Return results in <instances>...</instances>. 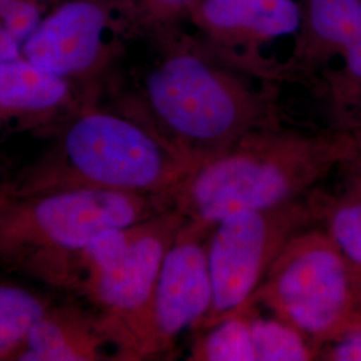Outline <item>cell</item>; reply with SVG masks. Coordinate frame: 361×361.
I'll use <instances>...</instances> for the list:
<instances>
[{
	"instance_id": "1",
	"label": "cell",
	"mask_w": 361,
	"mask_h": 361,
	"mask_svg": "<svg viewBox=\"0 0 361 361\" xmlns=\"http://www.w3.org/2000/svg\"><path fill=\"white\" fill-rule=\"evenodd\" d=\"M359 150L352 131L256 130L193 171L171 195L170 207L214 225L234 213L279 207L310 194Z\"/></svg>"
},
{
	"instance_id": "2",
	"label": "cell",
	"mask_w": 361,
	"mask_h": 361,
	"mask_svg": "<svg viewBox=\"0 0 361 361\" xmlns=\"http://www.w3.org/2000/svg\"><path fill=\"white\" fill-rule=\"evenodd\" d=\"M168 209L154 197L91 186L4 194L0 261H25L62 283L70 261L95 235L129 228Z\"/></svg>"
},
{
	"instance_id": "3",
	"label": "cell",
	"mask_w": 361,
	"mask_h": 361,
	"mask_svg": "<svg viewBox=\"0 0 361 361\" xmlns=\"http://www.w3.org/2000/svg\"><path fill=\"white\" fill-rule=\"evenodd\" d=\"M42 171L15 192L91 186L161 200L170 198L200 168L161 134L107 113L78 118Z\"/></svg>"
},
{
	"instance_id": "4",
	"label": "cell",
	"mask_w": 361,
	"mask_h": 361,
	"mask_svg": "<svg viewBox=\"0 0 361 361\" xmlns=\"http://www.w3.org/2000/svg\"><path fill=\"white\" fill-rule=\"evenodd\" d=\"M359 274L314 225L285 245L241 313L264 307L322 349L360 329Z\"/></svg>"
},
{
	"instance_id": "5",
	"label": "cell",
	"mask_w": 361,
	"mask_h": 361,
	"mask_svg": "<svg viewBox=\"0 0 361 361\" xmlns=\"http://www.w3.org/2000/svg\"><path fill=\"white\" fill-rule=\"evenodd\" d=\"M146 94L164 138L200 166L264 129L253 99L193 55H177L147 78Z\"/></svg>"
},
{
	"instance_id": "6",
	"label": "cell",
	"mask_w": 361,
	"mask_h": 361,
	"mask_svg": "<svg viewBox=\"0 0 361 361\" xmlns=\"http://www.w3.org/2000/svg\"><path fill=\"white\" fill-rule=\"evenodd\" d=\"M185 217L170 207L129 228L95 235L75 257L79 288L101 310L110 344H118L149 305L164 258Z\"/></svg>"
},
{
	"instance_id": "7",
	"label": "cell",
	"mask_w": 361,
	"mask_h": 361,
	"mask_svg": "<svg viewBox=\"0 0 361 361\" xmlns=\"http://www.w3.org/2000/svg\"><path fill=\"white\" fill-rule=\"evenodd\" d=\"M307 195L279 207L234 213L213 225L207 244L212 304L194 329L205 331L241 313L285 245L316 225Z\"/></svg>"
},
{
	"instance_id": "8",
	"label": "cell",
	"mask_w": 361,
	"mask_h": 361,
	"mask_svg": "<svg viewBox=\"0 0 361 361\" xmlns=\"http://www.w3.org/2000/svg\"><path fill=\"white\" fill-rule=\"evenodd\" d=\"M212 229L213 225L185 219L164 258L149 305L118 344V359L169 353L185 331L204 319L212 304L207 262Z\"/></svg>"
},
{
	"instance_id": "9",
	"label": "cell",
	"mask_w": 361,
	"mask_h": 361,
	"mask_svg": "<svg viewBox=\"0 0 361 361\" xmlns=\"http://www.w3.org/2000/svg\"><path fill=\"white\" fill-rule=\"evenodd\" d=\"M104 28L101 8L87 1L68 3L39 23L23 46L25 58L58 77L82 73L98 58Z\"/></svg>"
},
{
	"instance_id": "10",
	"label": "cell",
	"mask_w": 361,
	"mask_h": 361,
	"mask_svg": "<svg viewBox=\"0 0 361 361\" xmlns=\"http://www.w3.org/2000/svg\"><path fill=\"white\" fill-rule=\"evenodd\" d=\"M337 170L341 176L334 190L319 185L307 198L316 226H320L349 264L361 271V143L360 150Z\"/></svg>"
},
{
	"instance_id": "11",
	"label": "cell",
	"mask_w": 361,
	"mask_h": 361,
	"mask_svg": "<svg viewBox=\"0 0 361 361\" xmlns=\"http://www.w3.org/2000/svg\"><path fill=\"white\" fill-rule=\"evenodd\" d=\"M110 344L99 317L74 319L73 313L50 310L30 329L18 353L19 360H98Z\"/></svg>"
},
{
	"instance_id": "12",
	"label": "cell",
	"mask_w": 361,
	"mask_h": 361,
	"mask_svg": "<svg viewBox=\"0 0 361 361\" xmlns=\"http://www.w3.org/2000/svg\"><path fill=\"white\" fill-rule=\"evenodd\" d=\"M310 25L344 62L350 87L361 90V0H310Z\"/></svg>"
},
{
	"instance_id": "13",
	"label": "cell",
	"mask_w": 361,
	"mask_h": 361,
	"mask_svg": "<svg viewBox=\"0 0 361 361\" xmlns=\"http://www.w3.org/2000/svg\"><path fill=\"white\" fill-rule=\"evenodd\" d=\"M204 15L219 28H246L276 38L295 32L300 10L293 0H207Z\"/></svg>"
},
{
	"instance_id": "14",
	"label": "cell",
	"mask_w": 361,
	"mask_h": 361,
	"mask_svg": "<svg viewBox=\"0 0 361 361\" xmlns=\"http://www.w3.org/2000/svg\"><path fill=\"white\" fill-rule=\"evenodd\" d=\"M65 78L54 75L30 61H0V110L43 111L65 102Z\"/></svg>"
},
{
	"instance_id": "15",
	"label": "cell",
	"mask_w": 361,
	"mask_h": 361,
	"mask_svg": "<svg viewBox=\"0 0 361 361\" xmlns=\"http://www.w3.org/2000/svg\"><path fill=\"white\" fill-rule=\"evenodd\" d=\"M50 308L49 300L37 290L0 283V359L18 353L30 329Z\"/></svg>"
},
{
	"instance_id": "16",
	"label": "cell",
	"mask_w": 361,
	"mask_h": 361,
	"mask_svg": "<svg viewBox=\"0 0 361 361\" xmlns=\"http://www.w3.org/2000/svg\"><path fill=\"white\" fill-rule=\"evenodd\" d=\"M250 316L256 361H307L319 359L320 349L290 324L271 314L258 316L257 308L246 310Z\"/></svg>"
},
{
	"instance_id": "17",
	"label": "cell",
	"mask_w": 361,
	"mask_h": 361,
	"mask_svg": "<svg viewBox=\"0 0 361 361\" xmlns=\"http://www.w3.org/2000/svg\"><path fill=\"white\" fill-rule=\"evenodd\" d=\"M189 360L256 361L249 312L234 314L201 331Z\"/></svg>"
},
{
	"instance_id": "18",
	"label": "cell",
	"mask_w": 361,
	"mask_h": 361,
	"mask_svg": "<svg viewBox=\"0 0 361 361\" xmlns=\"http://www.w3.org/2000/svg\"><path fill=\"white\" fill-rule=\"evenodd\" d=\"M319 359L329 361H361V328L320 349Z\"/></svg>"
},
{
	"instance_id": "19",
	"label": "cell",
	"mask_w": 361,
	"mask_h": 361,
	"mask_svg": "<svg viewBox=\"0 0 361 361\" xmlns=\"http://www.w3.org/2000/svg\"><path fill=\"white\" fill-rule=\"evenodd\" d=\"M20 49H23V44L6 27L0 25V61L19 58Z\"/></svg>"
},
{
	"instance_id": "20",
	"label": "cell",
	"mask_w": 361,
	"mask_h": 361,
	"mask_svg": "<svg viewBox=\"0 0 361 361\" xmlns=\"http://www.w3.org/2000/svg\"><path fill=\"white\" fill-rule=\"evenodd\" d=\"M13 1V0H0V25H3V26L6 22V15L8 13Z\"/></svg>"
},
{
	"instance_id": "21",
	"label": "cell",
	"mask_w": 361,
	"mask_h": 361,
	"mask_svg": "<svg viewBox=\"0 0 361 361\" xmlns=\"http://www.w3.org/2000/svg\"><path fill=\"white\" fill-rule=\"evenodd\" d=\"M350 131H352V133H353V135L357 138V141L361 143V125L356 126V128H353Z\"/></svg>"
},
{
	"instance_id": "22",
	"label": "cell",
	"mask_w": 361,
	"mask_h": 361,
	"mask_svg": "<svg viewBox=\"0 0 361 361\" xmlns=\"http://www.w3.org/2000/svg\"><path fill=\"white\" fill-rule=\"evenodd\" d=\"M359 300H360V307H361V271H360V274H359Z\"/></svg>"
},
{
	"instance_id": "23",
	"label": "cell",
	"mask_w": 361,
	"mask_h": 361,
	"mask_svg": "<svg viewBox=\"0 0 361 361\" xmlns=\"http://www.w3.org/2000/svg\"><path fill=\"white\" fill-rule=\"evenodd\" d=\"M165 1H169V3H180V1H185V0H165Z\"/></svg>"
}]
</instances>
